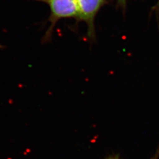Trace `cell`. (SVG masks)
<instances>
[{
  "label": "cell",
  "instance_id": "2",
  "mask_svg": "<svg viewBox=\"0 0 159 159\" xmlns=\"http://www.w3.org/2000/svg\"><path fill=\"white\" fill-rule=\"evenodd\" d=\"M107 0H75L79 9L76 23L84 22L87 27V36L90 41L96 39L95 19L97 14Z\"/></svg>",
  "mask_w": 159,
  "mask_h": 159
},
{
  "label": "cell",
  "instance_id": "3",
  "mask_svg": "<svg viewBox=\"0 0 159 159\" xmlns=\"http://www.w3.org/2000/svg\"><path fill=\"white\" fill-rule=\"evenodd\" d=\"M127 2V0H117V7L121 8L124 13L125 12V10H126Z\"/></svg>",
  "mask_w": 159,
  "mask_h": 159
},
{
  "label": "cell",
  "instance_id": "4",
  "mask_svg": "<svg viewBox=\"0 0 159 159\" xmlns=\"http://www.w3.org/2000/svg\"><path fill=\"white\" fill-rule=\"evenodd\" d=\"M108 159H119L117 157H111V158H109Z\"/></svg>",
  "mask_w": 159,
  "mask_h": 159
},
{
  "label": "cell",
  "instance_id": "1",
  "mask_svg": "<svg viewBox=\"0 0 159 159\" xmlns=\"http://www.w3.org/2000/svg\"><path fill=\"white\" fill-rule=\"evenodd\" d=\"M47 4L50 10L48 18L50 26L46 31L43 41L47 43L51 40L54 29L58 21L61 19L74 18L77 20L79 15L78 6L75 0H31Z\"/></svg>",
  "mask_w": 159,
  "mask_h": 159
},
{
  "label": "cell",
  "instance_id": "5",
  "mask_svg": "<svg viewBox=\"0 0 159 159\" xmlns=\"http://www.w3.org/2000/svg\"><path fill=\"white\" fill-rule=\"evenodd\" d=\"M3 48V46H2V45L0 44V48Z\"/></svg>",
  "mask_w": 159,
  "mask_h": 159
}]
</instances>
